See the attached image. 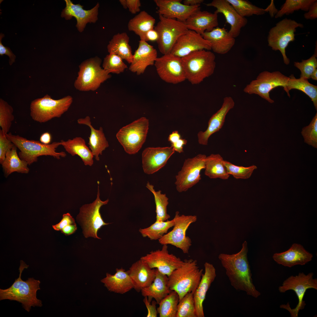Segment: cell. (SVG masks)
<instances>
[{
  "instance_id": "obj_1",
  "label": "cell",
  "mask_w": 317,
  "mask_h": 317,
  "mask_svg": "<svg viewBox=\"0 0 317 317\" xmlns=\"http://www.w3.org/2000/svg\"><path fill=\"white\" fill-rule=\"evenodd\" d=\"M248 251L247 243L245 241L238 252L231 254L221 253L218 257L232 286L237 290L244 291L247 295L257 298L261 294L253 283Z\"/></svg>"
},
{
  "instance_id": "obj_2",
  "label": "cell",
  "mask_w": 317,
  "mask_h": 317,
  "mask_svg": "<svg viewBox=\"0 0 317 317\" xmlns=\"http://www.w3.org/2000/svg\"><path fill=\"white\" fill-rule=\"evenodd\" d=\"M28 266L23 261L21 262L18 277L16 279L9 288L0 289V300L9 299L16 301L21 303L23 308L29 312L31 306L41 307L43 305L41 301L36 296L37 291L40 289V281L33 278H28L25 281L21 279L23 270Z\"/></svg>"
},
{
  "instance_id": "obj_3",
  "label": "cell",
  "mask_w": 317,
  "mask_h": 317,
  "mask_svg": "<svg viewBox=\"0 0 317 317\" xmlns=\"http://www.w3.org/2000/svg\"><path fill=\"white\" fill-rule=\"evenodd\" d=\"M203 271L199 269L196 260L185 259L183 264L168 277V286L171 290L177 292L180 301L188 293L194 294L200 281Z\"/></svg>"
},
{
  "instance_id": "obj_4",
  "label": "cell",
  "mask_w": 317,
  "mask_h": 317,
  "mask_svg": "<svg viewBox=\"0 0 317 317\" xmlns=\"http://www.w3.org/2000/svg\"><path fill=\"white\" fill-rule=\"evenodd\" d=\"M215 57L210 50H201L181 58L186 80L192 84H198L214 72Z\"/></svg>"
},
{
  "instance_id": "obj_5",
  "label": "cell",
  "mask_w": 317,
  "mask_h": 317,
  "mask_svg": "<svg viewBox=\"0 0 317 317\" xmlns=\"http://www.w3.org/2000/svg\"><path fill=\"white\" fill-rule=\"evenodd\" d=\"M6 136L20 150L19 156L26 161L28 165L37 161L38 158L42 156H50L57 159L64 157L66 155L64 151L56 152V149L61 145L60 142H54L45 144L39 141L29 140L11 132L6 134Z\"/></svg>"
},
{
  "instance_id": "obj_6",
  "label": "cell",
  "mask_w": 317,
  "mask_h": 317,
  "mask_svg": "<svg viewBox=\"0 0 317 317\" xmlns=\"http://www.w3.org/2000/svg\"><path fill=\"white\" fill-rule=\"evenodd\" d=\"M101 59L97 56L85 60L79 65L78 76L74 85L81 91H95L110 78V73L101 67Z\"/></svg>"
},
{
  "instance_id": "obj_7",
  "label": "cell",
  "mask_w": 317,
  "mask_h": 317,
  "mask_svg": "<svg viewBox=\"0 0 317 317\" xmlns=\"http://www.w3.org/2000/svg\"><path fill=\"white\" fill-rule=\"evenodd\" d=\"M72 101L73 98L70 95L56 100L46 94L32 101L30 116L35 121L40 123L46 122L53 118L60 117L68 111Z\"/></svg>"
},
{
  "instance_id": "obj_8",
  "label": "cell",
  "mask_w": 317,
  "mask_h": 317,
  "mask_svg": "<svg viewBox=\"0 0 317 317\" xmlns=\"http://www.w3.org/2000/svg\"><path fill=\"white\" fill-rule=\"evenodd\" d=\"M149 121L142 117L120 129L116 135L125 151L129 154L137 153L145 142L149 127Z\"/></svg>"
},
{
  "instance_id": "obj_9",
  "label": "cell",
  "mask_w": 317,
  "mask_h": 317,
  "mask_svg": "<svg viewBox=\"0 0 317 317\" xmlns=\"http://www.w3.org/2000/svg\"><path fill=\"white\" fill-rule=\"evenodd\" d=\"M98 184L96 199L91 203L83 205L76 217V220L82 227L85 238L92 237L101 239L97 235L98 230L102 226L109 224L104 222L100 213L101 207L107 204L109 200L103 201L100 199Z\"/></svg>"
},
{
  "instance_id": "obj_10",
  "label": "cell",
  "mask_w": 317,
  "mask_h": 317,
  "mask_svg": "<svg viewBox=\"0 0 317 317\" xmlns=\"http://www.w3.org/2000/svg\"><path fill=\"white\" fill-rule=\"evenodd\" d=\"M313 273H309L306 275L303 272L299 273L296 276H291L284 280L281 286L279 287L281 293L292 290L296 293L298 299V303L295 308L291 309L289 303L282 304L280 307L288 310L292 317H298L300 310L304 308L306 305L303 300L306 290L309 289H317V279L313 278Z\"/></svg>"
},
{
  "instance_id": "obj_11",
  "label": "cell",
  "mask_w": 317,
  "mask_h": 317,
  "mask_svg": "<svg viewBox=\"0 0 317 317\" xmlns=\"http://www.w3.org/2000/svg\"><path fill=\"white\" fill-rule=\"evenodd\" d=\"M298 27H303V25L294 20L286 18L277 23L269 31L267 37L269 46L274 50L281 53L284 63L286 65L290 60L286 54V49L289 43L295 40V32Z\"/></svg>"
},
{
  "instance_id": "obj_12",
  "label": "cell",
  "mask_w": 317,
  "mask_h": 317,
  "mask_svg": "<svg viewBox=\"0 0 317 317\" xmlns=\"http://www.w3.org/2000/svg\"><path fill=\"white\" fill-rule=\"evenodd\" d=\"M159 21L154 27L158 35V49L163 55L170 53L176 41L188 29L185 22L166 18L159 14Z\"/></svg>"
},
{
  "instance_id": "obj_13",
  "label": "cell",
  "mask_w": 317,
  "mask_h": 317,
  "mask_svg": "<svg viewBox=\"0 0 317 317\" xmlns=\"http://www.w3.org/2000/svg\"><path fill=\"white\" fill-rule=\"evenodd\" d=\"M289 77L279 71L270 72L265 71L260 73L256 78L251 81L244 88V92L249 94H256L270 103L274 101L270 98L269 92L278 87H286Z\"/></svg>"
},
{
  "instance_id": "obj_14",
  "label": "cell",
  "mask_w": 317,
  "mask_h": 317,
  "mask_svg": "<svg viewBox=\"0 0 317 317\" xmlns=\"http://www.w3.org/2000/svg\"><path fill=\"white\" fill-rule=\"evenodd\" d=\"M175 222L173 229L164 235L158 240L162 245H171L181 249L184 254H188L192 245L191 239L186 235V232L189 226L195 222V215H180L179 212H176Z\"/></svg>"
},
{
  "instance_id": "obj_15",
  "label": "cell",
  "mask_w": 317,
  "mask_h": 317,
  "mask_svg": "<svg viewBox=\"0 0 317 317\" xmlns=\"http://www.w3.org/2000/svg\"><path fill=\"white\" fill-rule=\"evenodd\" d=\"M206 157L204 154H199L185 159L181 170L176 176L175 184L178 192L186 191L201 180L200 173L205 168Z\"/></svg>"
},
{
  "instance_id": "obj_16",
  "label": "cell",
  "mask_w": 317,
  "mask_h": 317,
  "mask_svg": "<svg viewBox=\"0 0 317 317\" xmlns=\"http://www.w3.org/2000/svg\"><path fill=\"white\" fill-rule=\"evenodd\" d=\"M154 65L160 77L166 82L177 84L186 80L181 59L171 53L157 58Z\"/></svg>"
},
{
  "instance_id": "obj_17",
  "label": "cell",
  "mask_w": 317,
  "mask_h": 317,
  "mask_svg": "<svg viewBox=\"0 0 317 317\" xmlns=\"http://www.w3.org/2000/svg\"><path fill=\"white\" fill-rule=\"evenodd\" d=\"M161 249L151 251L141 257L152 269H156L161 273L168 277L172 272L183 263L181 260L172 254H170L167 245H163Z\"/></svg>"
},
{
  "instance_id": "obj_18",
  "label": "cell",
  "mask_w": 317,
  "mask_h": 317,
  "mask_svg": "<svg viewBox=\"0 0 317 317\" xmlns=\"http://www.w3.org/2000/svg\"><path fill=\"white\" fill-rule=\"evenodd\" d=\"M201 50H211L210 43L201 35L188 30L178 39L170 53L181 58L194 52Z\"/></svg>"
},
{
  "instance_id": "obj_19",
  "label": "cell",
  "mask_w": 317,
  "mask_h": 317,
  "mask_svg": "<svg viewBox=\"0 0 317 317\" xmlns=\"http://www.w3.org/2000/svg\"><path fill=\"white\" fill-rule=\"evenodd\" d=\"M181 0H154L158 9L157 13L164 17L177 19L183 22L192 15L200 10V5L194 6L185 5Z\"/></svg>"
},
{
  "instance_id": "obj_20",
  "label": "cell",
  "mask_w": 317,
  "mask_h": 317,
  "mask_svg": "<svg viewBox=\"0 0 317 317\" xmlns=\"http://www.w3.org/2000/svg\"><path fill=\"white\" fill-rule=\"evenodd\" d=\"M65 1L66 6L63 9L61 16L66 20L75 18L77 21L76 27L80 32L84 31L87 23H94L98 20L100 7L98 3L92 9L86 10L79 4H74L70 0H65Z\"/></svg>"
},
{
  "instance_id": "obj_21",
  "label": "cell",
  "mask_w": 317,
  "mask_h": 317,
  "mask_svg": "<svg viewBox=\"0 0 317 317\" xmlns=\"http://www.w3.org/2000/svg\"><path fill=\"white\" fill-rule=\"evenodd\" d=\"M175 152L171 146L145 148L142 154L144 172L147 174L157 172L166 165Z\"/></svg>"
},
{
  "instance_id": "obj_22",
  "label": "cell",
  "mask_w": 317,
  "mask_h": 317,
  "mask_svg": "<svg viewBox=\"0 0 317 317\" xmlns=\"http://www.w3.org/2000/svg\"><path fill=\"white\" fill-rule=\"evenodd\" d=\"M205 4L216 8L214 13L223 14L226 22L230 26L228 32L235 38L239 36L241 28L247 23V19L240 16L227 0H213Z\"/></svg>"
},
{
  "instance_id": "obj_23",
  "label": "cell",
  "mask_w": 317,
  "mask_h": 317,
  "mask_svg": "<svg viewBox=\"0 0 317 317\" xmlns=\"http://www.w3.org/2000/svg\"><path fill=\"white\" fill-rule=\"evenodd\" d=\"M234 105V101L231 97L227 96L224 98L221 107L210 119L206 130L204 131H200L198 134L199 144L204 145H208L210 137L222 127L226 115Z\"/></svg>"
},
{
  "instance_id": "obj_24",
  "label": "cell",
  "mask_w": 317,
  "mask_h": 317,
  "mask_svg": "<svg viewBox=\"0 0 317 317\" xmlns=\"http://www.w3.org/2000/svg\"><path fill=\"white\" fill-rule=\"evenodd\" d=\"M157 55V51L153 46L140 40L138 47L133 55L129 70L138 75L143 73L148 66L154 65L158 58Z\"/></svg>"
},
{
  "instance_id": "obj_25",
  "label": "cell",
  "mask_w": 317,
  "mask_h": 317,
  "mask_svg": "<svg viewBox=\"0 0 317 317\" xmlns=\"http://www.w3.org/2000/svg\"><path fill=\"white\" fill-rule=\"evenodd\" d=\"M313 254L307 251L301 245L294 243L287 251L275 253L273 259L277 264L291 267L297 265H305L311 260Z\"/></svg>"
},
{
  "instance_id": "obj_26",
  "label": "cell",
  "mask_w": 317,
  "mask_h": 317,
  "mask_svg": "<svg viewBox=\"0 0 317 317\" xmlns=\"http://www.w3.org/2000/svg\"><path fill=\"white\" fill-rule=\"evenodd\" d=\"M128 271L133 284V288L139 292L153 282L156 269L151 268L140 259L131 265Z\"/></svg>"
},
{
  "instance_id": "obj_27",
  "label": "cell",
  "mask_w": 317,
  "mask_h": 317,
  "mask_svg": "<svg viewBox=\"0 0 317 317\" xmlns=\"http://www.w3.org/2000/svg\"><path fill=\"white\" fill-rule=\"evenodd\" d=\"M201 35L210 43L211 50L218 54L227 53L235 44V38L224 27H217L210 31H205Z\"/></svg>"
},
{
  "instance_id": "obj_28",
  "label": "cell",
  "mask_w": 317,
  "mask_h": 317,
  "mask_svg": "<svg viewBox=\"0 0 317 317\" xmlns=\"http://www.w3.org/2000/svg\"><path fill=\"white\" fill-rule=\"evenodd\" d=\"M205 272L193 294L197 317H204L203 304L207 292L216 277V269L213 265L208 262L204 264Z\"/></svg>"
},
{
  "instance_id": "obj_29",
  "label": "cell",
  "mask_w": 317,
  "mask_h": 317,
  "mask_svg": "<svg viewBox=\"0 0 317 317\" xmlns=\"http://www.w3.org/2000/svg\"><path fill=\"white\" fill-rule=\"evenodd\" d=\"M217 14L200 10L191 16L185 23L188 30L201 35L218 27Z\"/></svg>"
},
{
  "instance_id": "obj_30",
  "label": "cell",
  "mask_w": 317,
  "mask_h": 317,
  "mask_svg": "<svg viewBox=\"0 0 317 317\" xmlns=\"http://www.w3.org/2000/svg\"><path fill=\"white\" fill-rule=\"evenodd\" d=\"M114 275L107 273L101 281L110 291L123 294L133 288V285L128 271L117 268Z\"/></svg>"
},
{
  "instance_id": "obj_31",
  "label": "cell",
  "mask_w": 317,
  "mask_h": 317,
  "mask_svg": "<svg viewBox=\"0 0 317 317\" xmlns=\"http://www.w3.org/2000/svg\"><path fill=\"white\" fill-rule=\"evenodd\" d=\"M77 122L80 124L87 125L90 128L91 133L88 144L95 158L97 161H99V155H102V151L109 146L102 127H100L99 129H95L91 124L89 116L78 119Z\"/></svg>"
},
{
  "instance_id": "obj_32",
  "label": "cell",
  "mask_w": 317,
  "mask_h": 317,
  "mask_svg": "<svg viewBox=\"0 0 317 317\" xmlns=\"http://www.w3.org/2000/svg\"><path fill=\"white\" fill-rule=\"evenodd\" d=\"M168 276L162 274L156 269L155 278L153 282L149 286L141 291L144 297L147 296L150 301L154 299L157 304L172 290L168 286Z\"/></svg>"
},
{
  "instance_id": "obj_33",
  "label": "cell",
  "mask_w": 317,
  "mask_h": 317,
  "mask_svg": "<svg viewBox=\"0 0 317 317\" xmlns=\"http://www.w3.org/2000/svg\"><path fill=\"white\" fill-rule=\"evenodd\" d=\"M129 41V37L126 32L116 34L109 41L107 46V51L109 53L115 54L131 64L133 54Z\"/></svg>"
},
{
  "instance_id": "obj_34",
  "label": "cell",
  "mask_w": 317,
  "mask_h": 317,
  "mask_svg": "<svg viewBox=\"0 0 317 317\" xmlns=\"http://www.w3.org/2000/svg\"><path fill=\"white\" fill-rule=\"evenodd\" d=\"M60 142L66 151L72 156H79L85 165L91 166L93 164L94 156L83 139L76 137L67 141L61 140Z\"/></svg>"
},
{
  "instance_id": "obj_35",
  "label": "cell",
  "mask_w": 317,
  "mask_h": 317,
  "mask_svg": "<svg viewBox=\"0 0 317 317\" xmlns=\"http://www.w3.org/2000/svg\"><path fill=\"white\" fill-rule=\"evenodd\" d=\"M155 19L145 11H141L130 19L127 25L128 30L139 36L143 41L146 33L154 28Z\"/></svg>"
},
{
  "instance_id": "obj_36",
  "label": "cell",
  "mask_w": 317,
  "mask_h": 317,
  "mask_svg": "<svg viewBox=\"0 0 317 317\" xmlns=\"http://www.w3.org/2000/svg\"><path fill=\"white\" fill-rule=\"evenodd\" d=\"M17 147L14 145L8 150L6 154L5 158L1 164L6 177L14 172L27 173L29 169L28 163L21 159L17 152Z\"/></svg>"
},
{
  "instance_id": "obj_37",
  "label": "cell",
  "mask_w": 317,
  "mask_h": 317,
  "mask_svg": "<svg viewBox=\"0 0 317 317\" xmlns=\"http://www.w3.org/2000/svg\"><path fill=\"white\" fill-rule=\"evenodd\" d=\"M224 160L218 154H212L205 159V174L210 178H219L223 180L230 176L223 163Z\"/></svg>"
},
{
  "instance_id": "obj_38",
  "label": "cell",
  "mask_w": 317,
  "mask_h": 317,
  "mask_svg": "<svg viewBox=\"0 0 317 317\" xmlns=\"http://www.w3.org/2000/svg\"><path fill=\"white\" fill-rule=\"evenodd\" d=\"M289 77L287 86L284 90L288 96L290 97L289 91L292 89L298 90L303 92L311 99L317 110V86L310 83L307 79L301 77L296 78L293 74L291 75Z\"/></svg>"
},
{
  "instance_id": "obj_39",
  "label": "cell",
  "mask_w": 317,
  "mask_h": 317,
  "mask_svg": "<svg viewBox=\"0 0 317 317\" xmlns=\"http://www.w3.org/2000/svg\"><path fill=\"white\" fill-rule=\"evenodd\" d=\"M175 217L171 220L156 221L149 227L140 228L139 231L144 237H147L151 240H159L167 233L168 230L175 224Z\"/></svg>"
},
{
  "instance_id": "obj_40",
  "label": "cell",
  "mask_w": 317,
  "mask_h": 317,
  "mask_svg": "<svg viewBox=\"0 0 317 317\" xmlns=\"http://www.w3.org/2000/svg\"><path fill=\"white\" fill-rule=\"evenodd\" d=\"M146 187L153 193L156 205V221H165L168 220L170 216L167 212V207L168 204V198L161 191H156L154 186L148 182Z\"/></svg>"
},
{
  "instance_id": "obj_41",
  "label": "cell",
  "mask_w": 317,
  "mask_h": 317,
  "mask_svg": "<svg viewBox=\"0 0 317 317\" xmlns=\"http://www.w3.org/2000/svg\"><path fill=\"white\" fill-rule=\"evenodd\" d=\"M179 296L175 291H172L162 299L157 309L160 317H176Z\"/></svg>"
},
{
  "instance_id": "obj_42",
  "label": "cell",
  "mask_w": 317,
  "mask_h": 317,
  "mask_svg": "<svg viewBox=\"0 0 317 317\" xmlns=\"http://www.w3.org/2000/svg\"><path fill=\"white\" fill-rule=\"evenodd\" d=\"M238 14L245 17L253 15H262L266 12L265 9L257 6L245 0H227Z\"/></svg>"
},
{
  "instance_id": "obj_43",
  "label": "cell",
  "mask_w": 317,
  "mask_h": 317,
  "mask_svg": "<svg viewBox=\"0 0 317 317\" xmlns=\"http://www.w3.org/2000/svg\"><path fill=\"white\" fill-rule=\"evenodd\" d=\"M316 0H286L275 16V18L281 17L284 15H289L295 11L301 10L308 11L311 5Z\"/></svg>"
},
{
  "instance_id": "obj_44",
  "label": "cell",
  "mask_w": 317,
  "mask_h": 317,
  "mask_svg": "<svg viewBox=\"0 0 317 317\" xmlns=\"http://www.w3.org/2000/svg\"><path fill=\"white\" fill-rule=\"evenodd\" d=\"M193 295L188 293L179 301L176 317H197Z\"/></svg>"
},
{
  "instance_id": "obj_45",
  "label": "cell",
  "mask_w": 317,
  "mask_h": 317,
  "mask_svg": "<svg viewBox=\"0 0 317 317\" xmlns=\"http://www.w3.org/2000/svg\"><path fill=\"white\" fill-rule=\"evenodd\" d=\"M102 66L104 70L109 73L116 74L124 72L127 68L123 59L114 53H109L106 55L104 59Z\"/></svg>"
},
{
  "instance_id": "obj_46",
  "label": "cell",
  "mask_w": 317,
  "mask_h": 317,
  "mask_svg": "<svg viewBox=\"0 0 317 317\" xmlns=\"http://www.w3.org/2000/svg\"><path fill=\"white\" fill-rule=\"evenodd\" d=\"M13 107L7 102L0 99V126L6 134L8 133L14 119Z\"/></svg>"
},
{
  "instance_id": "obj_47",
  "label": "cell",
  "mask_w": 317,
  "mask_h": 317,
  "mask_svg": "<svg viewBox=\"0 0 317 317\" xmlns=\"http://www.w3.org/2000/svg\"><path fill=\"white\" fill-rule=\"evenodd\" d=\"M223 163L228 174L232 175L237 179H247L249 178L253 171L257 168L254 165L247 167L237 166L224 160Z\"/></svg>"
},
{
  "instance_id": "obj_48",
  "label": "cell",
  "mask_w": 317,
  "mask_h": 317,
  "mask_svg": "<svg viewBox=\"0 0 317 317\" xmlns=\"http://www.w3.org/2000/svg\"><path fill=\"white\" fill-rule=\"evenodd\" d=\"M301 134L305 143L315 148H317V113L310 124L302 128Z\"/></svg>"
},
{
  "instance_id": "obj_49",
  "label": "cell",
  "mask_w": 317,
  "mask_h": 317,
  "mask_svg": "<svg viewBox=\"0 0 317 317\" xmlns=\"http://www.w3.org/2000/svg\"><path fill=\"white\" fill-rule=\"evenodd\" d=\"M316 57L314 54L309 59L302 60L301 62H294V66L301 71V78H310L312 74L317 69Z\"/></svg>"
},
{
  "instance_id": "obj_50",
  "label": "cell",
  "mask_w": 317,
  "mask_h": 317,
  "mask_svg": "<svg viewBox=\"0 0 317 317\" xmlns=\"http://www.w3.org/2000/svg\"><path fill=\"white\" fill-rule=\"evenodd\" d=\"M14 144L9 139L6 134L1 129H0V163L1 164L5 158L6 152L11 149Z\"/></svg>"
},
{
  "instance_id": "obj_51",
  "label": "cell",
  "mask_w": 317,
  "mask_h": 317,
  "mask_svg": "<svg viewBox=\"0 0 317 317\" xmlns=\"http://www.w3.org/2000/svg\"><path fill=\"white\" fill-rule=\"evenodd\" d=\"M76 223L74 218L68 213L64 214L61 221L57 224L53 225L54 229L56 231H61L66 226Z\"/></svg>"
},
{
  "instance_id": "obj_52",
  "label": "cell",
  "mask_w": 317,
  "mask_h": 317,
  "mask_svg": "<svg viewBox=\"0 0 317 317\" xmlns=\"http://www.w3.org/2000/svg\"><path fill=\"white\" fill-rule=\"evenodd\" d=\"M148 311L147 317H156L158 313L156 305L157 304L156 301H150L147 297L145 296L143 300Z\"/></svg>"
},
{
  "instance_id": "obj_53",
  "label": "cell",
  "mask_w": 317,
  "mask_h": 317,
  "mask_svg": "<svg viewBox=\"0 0 317 317\" xmlns=\"http://www.w3.org/2000/svg\"><path fill=\"white\" fill-rule=\"evenodd\" d=\"M4 36V34L1 33L0 34V55H8L9 58V63L10 65H12L15 61L16 56L13 53L10 48L8 47L4 46L1 43V40Z\"/></svg>"
},
{
  "instance_id": "obj_54",
  "label": "cell",
  "mask_w": 317,
  "mask_h": 317,
  "mask_svg": "<svg viewBox=\"0 0 317 317\" xmlns=\"http://www.w3.org/2000/svg\"><path fill=\"white\" fill-rule=\"evenodd\" d=\"M127 8L132 14H136L140 11L141 3L139 0H126Z\"/></svg>"
},
{
  "instance_id": "obj_55",
  "label": "cell",
  "mask_w": 317,
  "mask_h": 317,
  "mask_svg": "<svg viewBox=\"0 0 317 317\" xmlns=\"http://www.w3.org/2000/svg\"><path fill=\"white\" fill-rule=\"evenodd\" d=\"M307 12L304 14L306 19L313 20L317 18V1L316 0L310 6Z\"/></svg>"
},
{
  "instance_id": "obj_56",
  "label": "cell",
  "mask_w": 317,
  "mask_h": 317,
  "mask_svg": "<svg viewBox=\"0 0 317 317\" xmlns=\"http://www.w3.org/2000/svg\"><path fill=\"white\" fill-rule=\"evenodd\" d=\"M158 39V33L154 28L148 31L146 33L143 41L146 42L148 41H156L157 42Z\"/></svg>"
},
{
  "instance_id": "obj_57",
  "label": "cell",
  "mask_w": 317,
  "mask_h": 317,
  "mask_svg": "<svg viewBox=\"0 0 317 317\" xmlns=\"http://www.w3.org/2000/svg\"><path fill=\"white\" fill-rule=\"evenodd\" d=\"M187 143V140L181 138L175 142L171 144V147L175 151L179 153H182L183 152V146Z\"/></svg>"
},
{
  "instance_id": "obj_58",
  "label": "cell",
  "mask_w": 317,
  "mask_h": 317,
  "mask_svg": "<svg viewBox=\"0 0 317 317\" xmlns=\"http://www.w3.org/2000/svg\"><path fill=\"white\" fill-rule=\"evenodd\" d=\"M76 223L68 225L64 227L61 230V232L66 235H69L74 233L77 230Z\"/></svg>"
},
{
  "instance_id": "obj_59",
  "label": "cell",
  "mask_w": 317,
  "mask_h": 317,
  "mask_svg": "<svg viewBox=\"0 0 317 317\" xmlns=\"http://www.w3.org/2000/svg\"><path fill=\"white\" fill-rule=\"evenodd\" d=\"M52 137L49 132H46L43 133L40 137V141L42 144H48L51 142Z\"/></svg>"
},
{
  "instance_id": "obj_60",
  "label": "cell",
  "mask_w": 317,
  "mask_h": 317,
  "mask_svg": "<svg viewBox=\"0 0 317 317\" xmlns=\"http://www.w3.org/2000/svg\"><path fill=\"white\" fill-rule=\"evenodd\" d=\"M181 136L177 131H173L169 136L168 141L171 144H173L181 139Z\"/></svg>"
},
{
  "instance_id": "obj_61",
  "label": "cell",
  "mask_w": 317,
  "mask_h": 317,
  "mask_svg": "<svg viewBox=\"0 0 317 317\" xmlns=\"http://www.w3.org/2000/svg\"><path fill=\"white\" fill-rule=\"evenodd\" d=\"M265 10L266 12H269L271 17H272L274 15L276 14L278 11L275 7L273 0L272 1L270 4L266 9H265Z\"/></svg>"
},
{
  "instance_id": "obj_62",
  "label": "cell",
  "mask_w": 317,
  "mask_h": 317,
  "mask_svg": "<svg viewBox=\"0 0 317 317\" xmlns=\"http://www.w3.org/2000/svg\"><path fill=\"white\" fill-rule=\"evenodd\" d=\"M203 1V0H184L183 4L187 6H194L200 5Z\"/></svg>"
},
{
  "instance_id": "obj_63",
  "label": "cell",
  "mask_w": 317,
  "mask_h": 317,
  "mask_svg": "<svg viewBox=\"0 0 317 317\" xmlns=\"http://www.w3.org/2000/svg\"><path fill=\"white\" fill-rule=\"evenodd\" d=\"M317 69H316L314 71V72L313 73V74H312V75H311V76L310 77V78H311L312 79H313V80H317Z\"/></svg>"
},
{
  "instance_id": "obj_64",
  "label": "cell",
  "mask_w": 317,
  "mask_h": 317,
  "mask_svg": "<svg viewBox=\"0 0 317 317\" xmlns=\"http://www.w3.org/2000/svg\"><path fill=\"white\" fill-rule=\"evenodd\" d=\"M119 2L124 9H127L126 0H119Z\"/></svg>"
}]
</instances>
